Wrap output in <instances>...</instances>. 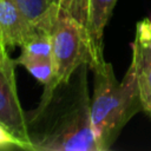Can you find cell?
<instances>
[{
    "label": "cell",
    "instance_id": "8",
    "mask_svg": "<svg viewBox=\"0 0 151 151\" xmlns=\"http://www.w3.org/2000/svg\"><path fill=\"white\" fill-rule=\"evenodd\" d=\"M25 20L34 31L51 32L61 13L53 0H14Z\"/></svg>",
    "mask_w": 151,
    "mask_h": 151
},
{
    "label": "cell",
    "instance_id": "9",
    "mask_svg": "<svg viewBox=\"0 0 151 151\" xmlns=\"http://www.w3.org/2000/svg\"><path fill=\"white\" fill-rule=\"evenodd\" d=\"M21 59H51L52 60V33L37 31L21 46Z\"/></svg>",
    "mask_w": 151,
    "mask_h": 151
},
{
    "label": "cell",
    "instance_id": "2",
    "mask_svg": "<svg viewBox=\"0 0 151 151\" xmlns=\"http://www.w3.org/2000/svg\"><path fill=\"white\" fill-rule=\"evenodd\" d=\"M93 71V96L91 98V122L99 151H107L117 140L123 127L143 110L136 72L130 64L122 81L106 60L98 63Z\"/></svg>",
    "mask_w": 151,
    "mask_h": 151
},
{
    "label": "cell",
    "instance_id": "11",
    "mask_svg": "<svg viewBox=\"0 0 151 151\" xmlns=\"http://www.w3.org/2000/svg\"><path fill=\"white\" fill-rule=\"evenodd\" d=\"M90 0H59V8L63 13L71 15L85 27L88 18Z\"/></svg>",
    "mask_w": 151,
    "mask_h": 151
},
{
    "label": "cell",
    "instance_id": "10",
    "mask_svg": "<svg viewBox=\"0 0 151 151\" xmlns=\"http://www.w3.org/2000/svg\"><path fill=\"white\" fill-rule=\"evenodd\" d=\"M17 63L24 66L44 86L50 85L54 78V66L51 59H21Z\"/></svg>",
    "mask_w": 151,
    "mask_h": 151
},
{
    "label": "cell",
    "instance_id": "4",
    "mask_svg": "<svg viewBox=\"0 0 151 151\" xmlns=\"http://www.w3.org/2000/svg\"><path fill=\"white\" fill-rule=\"evenodd\" d=\"M17 65L8 47L0 44V124L20 142L22 150L32 151L27 114L21 107L17 90Z\"/></svg>",
    "mask_w": 151,
    "mask_h": 151
},
{
    "label": "cell",
    "instance_id": "12",
    "mask_svg": "<svg viewBox=\"0 0 151 151\" xmlns=\"http://www.w3.org/2000/svg\"><path fill=\"white\" fill-rule=\"evenodd\" d=\"M22 149L20 142L5 127L0 124V150L9 149Z\"/></svg>",
    "mask_w": 151,
    "mask_h": 151
},
{
    "label": "cell",
    "instance_id": "14",
    "mask_svg": "<svg viewBox=\"0 0 151 151\" xmlns=\"http://www.w3.org/2000/svg\"><path fill=\"white\" fill-rule=\"evenodd\" d=\"M0 44H4V42H2V41H1V39H0ZM4 45H5V44H4Z\"/></svg>",
    "mask_w": 151,
    "mask_h": 151
},
{
    "label": "cell",
    "instance_id": "6",
    "mask_svg": "<svg viewBox=\"0 0 151 151\" xmlns=\"http://www.w3.org/2000/svg\"><path fill=\"white\" fill-rule=\"evenodd\" d=\"M117 1L118 0H90L88 2L86 31L92 53V63L90 65V68L105 60L103 54L104 29L111 18Z\"/></svg>",
    "mask_w": 151,
    "mask_h": 151
},
{
    "label": "cell",
    "instance_id": "1",
    "mask_svg": "<svg viewBox=\"0 0 151 151\" xmlns=\"http://www.w3.org/2000/svg\"><path fill=\"white\" fill-rule=\"evenodd\" d=\"M88 67H78L27 114L32 151H99L91 122Z\"/></svg>",
    "mask_w": 151,
    "mask_h": 151
},
{
    "label": "cell",
    "instance_id": "3",
    "mask_svg": "<svg viewBox=\"0 0 151 151\" xmlns=\"http://www.w3.org/2000/svg\"><path fill=\"white\" fill-rule=\"evenodd\" d=\"M53 81L44 86L42 96L51 93L58 85L70 80L72 74L84 64L92 63L91 45L86 27L68 14L60 13L52 29Z\"/></svg>",
    "mask_w": 151,
    "mask_h": 151
},
{
    "label": "cell",
    "instance_id": "5",
    "mask_svg": "<svg viewBox=\"0 0 151 151\" xmlns=\"http://www.w3.org/2000/svg\"><path fill=\"white\" fill-rule=\"evenodd\" d=\"M131 47V64L136 72L143 111L151 117V18L137 22Z\"/></svg>",
    "mask_w": 151,
    "mask_h": 151
},
{
    "label": "cell",
    "instance_id": "13",
    "mask_svg": "<svg viewBox=\"0 0 151 151\" xmlns=\"http://www.w3.org/2000/svg\"><path fill=\"white\" fill-rule=\"evenodd\" d=\"M53 1H54V2H55L58 6H59V0H53Z\"/></svg>",
    "mask_w": 151,
    "mask_h": 151
},
{
    "label": "cell",
    "instance_id": "7",
    "mask_svg": "<svg viewBox=\"0 0 151 151\" xmlns=\"http://www.w3.org/2000/svg\"><path fill=\"white\" fill-rule=\"evenodd\" d=\"M34 32L14 0H0V39L7 47L21 46Z\"/></svg>",
    "mask_w": 151,
    "mask_h": 151
}]
</instances>
